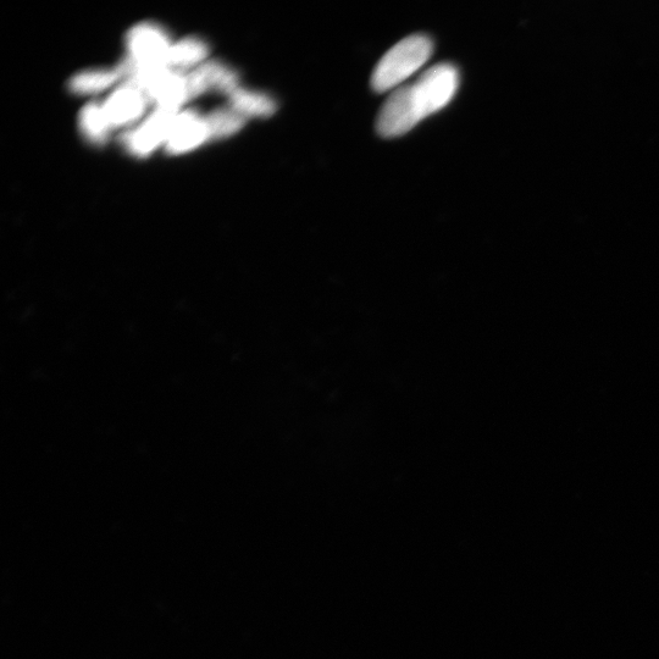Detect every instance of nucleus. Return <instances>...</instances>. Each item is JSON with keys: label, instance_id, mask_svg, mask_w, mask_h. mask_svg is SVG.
<instances>
[{"label": "nucleus", "instance_id": "obj_1", "mask_svg": "<svg viewBox=\"0 0 659 659\" xmlns=\"http://www.w3.org/2000/svg\"><path fill=\"white\" fill-rule=\"evenodd\" d=\"M130 87L145 91L160 108H176L197 94L220 88L226 92L237 90V77L232 71L219 64H207L187 76L170 74L168 71H153L132 77Z\"/></svg>", "mask_w": 659, "mask_h": 659}, {"label": "nucleus", "instance_id": "obj_2", "mask_svg": "<svg viewBox=\"0 0 659 659\" xmlns=\"http://www.w3.org/2000/svg\"><path fill=\"white\" fill-rule=\"evenodd\" d=\"M434 43L424 35L404 38L381 58L371 76V86L378 93L395 91L402 83L428 63Z\"/></svg>", "mask_w": 659, "mask_h": 659}, {"label": "nucleus", "instance_id": "obj_3", "mask_svg": "<svg viewBox=\"0 0 659 659\" xmlns=\"http://www.w3.org/2000/svg\"><path fill=\"white\" fill-rule=\"evenodd\" d=\"M459 81L456 66L441 63L431 66L417 81L408 85L409 97L420 121L439 113L451 103L457 94Z\"/></svg>", "mask_w": 659, "mask_h": 659}, {"label": "nucleus", "instance_id": "obj_4", "mask_svg": "<svg viewBox=\"0 0 659 659\" xmlns=\"http://www.w3.org/2000/svg\"><path fill=\"white\" fill-rule=\"evenodd\" d=\"M245 124V116L235 112H218L206 119H197L191 112L181 115L179 124L168 138V151L181 153L188 151L207 138L234 134Z\"/></svg>", "mask_w": 659, "mask_h": 659}, {"label": "nucleus", "instance_id": "obj_5", "mask_svg": "<svg viewBox=\"0 0 659 659\" xmlns=\"http://www.w3.org/2000/svg\"><path fill=\"white\" fill-rule=\"evenodd\" d=\"M419 123L420 120L409 101L407 85H404L392 91L391 96L382 105L376 120V130L382 137H400L413 130Z\"/></svg>", "mask_w": 659, "mask_h": 659}, {"label": "nucleus", "instance_id": "obj_6", "mask_svg": "<svg viewBox=\"0 0 659 659\" xmlns=\"http://www.w3.org/2000/svg\"><path fill=\"white\" fill-rule=\"evenodd\" d=\"M176 108H160L147 123L124 137L132 153L146 155L169 137L181 119Z\"/></svg>", "mask_w": 659, "mask_h": 659}, {"label": "nucleus", "instance_id": "obj_7", "mask_svg": "<svg viewBox=\"0 0 659 659\" xmlns=\"http://www.w3.org/2000/svg\"><path fill=\"white\" fill-rule=\"evenodd\" d=\"M146 107V98L134 87L121 88L107 104L104 113L110 126L125 125L138 118Z\"/></svg>", "mask_w": 659, "mask_h": 659}, {"label": "nucleus", "instance_id": "obj_8", "mask_svg": "<svg viewBox=\"0 0 659 659\" xmlns=\"http://www.w3.org/2000/svg\"><path fill=\"white\" fill-rule=\"evenodd\" d=\"M131 59L151 60L168 51V40L162 31L151 25L137 27L130 33Z\"/></svg>", "mask_w": 659, "mask_h": 659}, {"label": "nucleus", "instance_id": "obj_9", "mask_svg": "<svg viewBox=\"0 0 659 659\" xmlns=\"http://www.w3.org/2000/svg\"><path fill=\"white\" fill-rule=\"evenodd\" d=\"M231 94L232 107L236 113L242 116H264L273 115L276 112V103L267 94L249 92L237 88Z\"/></svg>", "mask_w": 659, "mask_h": 659}, {"label": "nucleus", "instance_id": "obj_10", "mask_svg": "<svg viewBox=\"0 0 659 659\" xmlns=\"http://www.w3.org/2000/svg\"><path fill=\"white\" fill-rule=\"evenodd\" d=\"M81 124L86 135L93 141L102 142L108 135L110 124L104 108L98 104L87 105L82 113Z\"/></svg>", "mask_w": 659, "mask_h": 659}, {"label": "nucleus", "instance_id": "obj_11", "mask_svg": "<svg viewBox=\"0 0 659 659\" xmlns=\"http://www.w3.org/2000/svg\"><path fill=\"white\" fill-rule=\"evenodd\" d=\"M119 76L118 71H115V73H109V71L86 73L75 77L73 82H71V88L79 93L97 92L112 85Z\"/></svg>", "mask_w": 659, "mask_h": 659}]
</instances>
